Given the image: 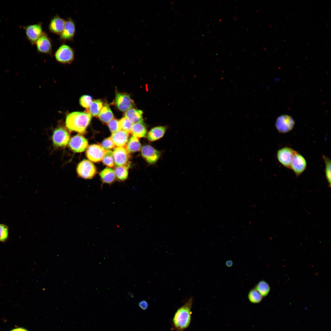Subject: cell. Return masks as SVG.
Returning a JSON list of instances; mask_svg holds the SVG:
<instances>
[{
  "mask_svg": "<svg viewBox=\"0 0 331 331\" xmlns=\"http://www.w3.org/2000/svg\"><path fill=\"white\" fill-rule=\"evenodd\" d=\"M113 152L115 164L117 166L127 165L129 158V152L125 148L117 147L114 149Z\"/></svg>",
  "mask_w": 331,
  "mask_h": 331,
  "instance_id": "obj_15",
  "label": "cell"
},
{
  "mask_svg": "<svg viewBox=\"0 0 331 331\" xmlns=\"http://www.w3.org/2000/svg\"><path fill=\"white\" fill-rule=\"evenodd\" d=\"M100 175L104 183L108 184L112 183L116 177L114 170L108 167H107L102 170L100 172Z\"/></svg>",
  "mask_w": 331,
  "mask_h": 331,
  "instance_id": "obj_23",
  "label": "cell"
},
{
  "mask_svg": "<svg viewBox=\"0 0 331 331\" xmlns=\"http://www.w3.org/2000/svg\"><path fill=\"white\" fill-rule=\"evenodd\" d=\"M65 21L58 15H56L50 20L49 30L51 32L60 36L64 29Z\"/></svg>",
  "mask_w": 331,
  "mask_h": 331,
  "instance_id": "obj_17",
  "label": "cell"
},
{
  "mask_svg": "<svg viewBox=\"0 0 331 331\" xmlns=\"http://www.w3.org/2000/svg\"><path fill=\"white\" fill-rule=\"evenodd\" d=\"M115 102L118 108L123 112L131 108L134 105L133 101L129 95L120 93L116 94Z\"/></svg>",
  "mask_w": 331,
  "mask_h": 331,
  "instance_id": "obj_16",
  "label": "cell"
},
{
  "mask_svg": "<svg viewBox=\"0 0 331 331\" xmlns=\"http://www.w3.org/2000/svg\"><path fill=\"white\" fill-rule=\"evenodd\" d=\"M37 51L40 53L52 55V44L51 39L44 32L36 44Z\"/></svg>",
  "mask_w": 331,
  "mask_h": 331,
  "instance_id": "obj_9",
  "label": "cell"
},
{
  "mask_svg": "<svg viewBox=\"0 0 331 331\" xmlns=\"http://www.w3.org/2000/svg\"><path fill=\"white\" fill-rule=\"evenodd\" d=\"M92 101V97L88 95H82L79 99V103L81 106L87 109L90 106Z\"/></svg>",
  "mask_w": 331,
  "mask_h": 331,
  "instance_id": "obj_34",
  "label": "cell"
},
{
  "mask_svg": "<svg viewBox=\"0 0 331 331\" xmlns=\"http://www.w3.org/2000/svg\"><path fill=\"white\" fill-rule=\"evenodd\" d=\"M129 135L128 132L120 130L112 133L110 137L115 146L124 147L128 141Z\"/></svg>",
  "mask_w": 331,
  "mask_h": 331,
  "instance_id": "obj_18",
  "label": "cell"
},
{
  "mask_svg": "<svg viewBox=\"0 0 331 331\" xmlns=\"http://www.w3.org/2000/svg\"><path fill=\"white\" fill-rule=\"evenodd\" d=\"M131 133L133 136L138 138L146 136V129L143 123H138L133 124L131 129Z\"/></svg>",
  "mask_w": 331,
  "mask_h": 331,
  "instance_id": "obj_22",
  "label": "cell"
},
{
  "mask_svg": "<svg viewBox=\"0 0 331 331\" xmlns=\"http://www.w3.org/2000/svg\"><path fill=\"white\" fill-rule=\"evenodd\" d=\"M24 29L27 39L32 45L35 44L43 32L41 23L27 25Z\"/></svg>",
  "mask_w": 331,
  "mask_h": 331,
  "instance_id": "obj_7",
  "label": "cell"
},
{
  "mask_svg": "<svg viewBox=\"0 0 331 331\" xmlns=\"http://www.w3.org/2000/svg\"><path fill=\"white\" fill-rule=\"evenodd\" d=\"M306 166L307 163L305 158L296 151L292 160L290 169L297 177L305 171Z\"/></svg>",
  "mask_w": 331,
  "mask_h": 331,
  "instance_id": "obj_13",
  "label": "cell"
},
{
  "mask_svg": "<svg viewBox=\"0 0 331 331\" xmlns=\"http://www.w3.org/2000/svg\"><path fill=\"white\" fill-rule=\"evenodd\" d=\"M323 159L325 163V173L326 179L329 184V186L331 187V165L330 159L326 156L323 155Z\"/></svg>",
  "mask_w": 331,
  "mask_h": 331,
  "instance_id": "obj_30",
  "label": "cell"
},
{
  "mask_svg": "<svg viewBox=\"0 0 331 331\" xmlns=\"http://www.w3.org/2000/svg\"><path fill=\"white\" fill-rule=\"evenodd\" d=\"M193 298H190L175 312L172 319V328L176 331H183L189 326L191 320V308Z\"/></svg>",
  "mask_w": 331,
  "mask_h": 331,
  "instance_id": "obj_1",
  "label": "cell"
},
{
  "mask_svg": "<svg viewBox=\"0 0 331 331\" xmlns=\"http://www.w3.org/2000/svg\"><path fill=\"white\" fill-rule=\"evenodd\" d=\"M248 299L252 303L257 304L260 302L262 299V297L259 293L254 288L249 291L248 295Z\"/></svg>",
  "mask_w": 331,
  "mask_h": 331,
  "instance_id": "obj_28",
  "label": "cell"
},
{
  "mask_svg": "<svg viewBox=\"0 0 331 331\" xmlns=\"http://www.w3.org/2000/svg\"><path fill=\"white\" fill-rule=\"evenodd\" d=\"M101 146L105 151L110 150L115 148V145L111 137L104 139Z\"/></svg>",
  "mask_w": 331,
  "mask_h": 331,
  "instance_id": "obj_35",
  "label": "cell"
},
{
  "mask_svg": "<svg viewBox=\"0 0 331 331\" xmlns=\"http://www.w3.org/2000/svg\"><path fill=\"white\" fill-rule=\"evenodd\" d=\"M107 125L112 133L121 130L119 121L116 119H113L108 123Z\"/></svg>",
  "mask_w": 331,
  "mask_h": 331,
  "instance_id": "obj_33",
  "label": "cell"
},
{
  "mask_svg": "<svg viewBox=\"0 0 331 331\" xmlns=\"http://www.w3.org/2000/svg\"><path fill=\"white\" fill-rule=\"evenodd\" d=\"M102 160L104 165L110 167H113L115 164L113 152L111 150L105 151Z\"/></svg>",
  "mask_w": 331,
  "mask_h": 331,
  "instance_id": "obj_29",
  "label": "cell"
},
{
  "mask_svg": "<svg viewBox=\"0 0 331 331\" xmlns=\"http://www.w3.org/2000/svg\"><path fill=\"white\" fill-rule=\"evenodd\" d=\"M75 22L69 17L65 21L64 29L60 35L59 40L64 42L67 41H73L75 32Z\"/></svg>",
  "mask_w": 331,
  "mask_h": 331,
  "instance_id": "obj_11",
  "label": "cell"
},
{
  "mask_svg": "<svg viewBox=\"0 0 331 331\" xmlns=\"http://www.w3.org/2000/svg\"><path fill=\"white\" fill-rule=\"evenodd\" d=\"M254 288L259 293L262 297L267 296L270 290V287L269 284L264 280L260 281L255 286Z\"/></svg>",
  "mask_w": 331,
  "mask_h": 331,
  "instance_id": "obj_26",
  "label": "cell"
},
{
  "mask_svg": "<svg viewBox=\"0 0 331 331\" xmlns=\"http://www.w3.org/2000/svg\"><path fill=\"white\" fill-rule=\"evenodd\" d=\"M121 129L128 133H131V129L133 124L125 117L121 118L119 121Z\"/></svg>",
  "mask_w": 331,
  "mask_h": 331,
  "instance_id": "obj_31",
  "label": "cell"
},
{
  "mask_svg": "<svg viewBox=\"0 0 331 331\" xmlns=\"http://www.w3.org/2000/svg\"><path fill=\"white\" fill-rule=\"evenodd\" d=\"M91 116L85 112H74L69 114L66 116V125L70 131H74L80 134L86 133L89 125Z\"/></svg>",
  "mask_w": 331,
  "mask_h": 331,
  "instance_id": "obj_2",
  "label": "cell"
},
{
  "mask_svg": "<svg viewBox=\"0 0 331 331\" xmlns=\"http://www.w3.org/2000/svg\"><path fill=\"white\" fill-rule=\"evenodd\" d=\"M296 151L291 148L283 147L278 150L277 158L284 166L290 169L292 160Z\"/></svg>",
  "mask_w": 331,
  "mask_h": 331,
  "instance_id": "obj_5",
  "label": "cell"
},
{
  "mask_svg": "<svg viewBox=\"0 0 331 331\" xmlns=\"http://www.w3.org/2000/svg\"><path fill=\"white\" fill-rule=\"evenodd\" d=\"M77 172L79 177L86 179H90L95 175L97 169L91 162L85 159L81 161L78 165Z\"/></svg>",
  "mask_w": 331,
  "mask_h": 331,
  "instance_id": "obj_4",
  "label": "cell"
},
{
  "mask_svg": "<svg viewBox=\"0 0 331 331\" xmlns=\"http://www.w3.org/2000/svg\"><path fill=\"white\" fill-rule=\"evenodd\" d=\"M127 165L117 166L115 167L114 171L117 178L120 180L123 181L127 178L128 175Z\"/></svg>",
  "mask_w": 331,
  "mask_h": 331,
  "instance_id": "obj_27",
  "label": "cell"
},
{
  "mask_svg": "<svg viewBox=\"0 0 331 331\" xmlns=\"http://www.w3.org/2000/svg\"><path fill=\"white\" fill-rule=\"evenodd\" d=\"M126 147L128 152H135L140 150L141 144L138 138L133 136L130 138Z\"/></svg>",
  "mask_w": 331,
  "mask_h": 331,
  "instance_id": "obj_25",
  "label": "cell"
},
{
  "mask_svg": "<svg viewBox=\"0 0 331 331\" xmlns=\"http://www.w3.org/2000/svg\"><path fill=\"white\" fill-rule=\"evenodd\" d=\"M233 264L232 261L230 260H227L226 262V265L228 267H231Z\"/></svg>",
  "mask_w": 331,
  "mask_h": 331,
  "instance_id": "obj_37",
  "label": "cell"
},
{
  "mask_svg": "<svg viewBox=\"0 0 331 331\" xmlns=\"http://www.w3.org/2000/svg\"><path fill=\"white\" fill-rule=\"evenodd\" d=\"M103 106V102L101 100H95L86 109V112L94 116H98Z\"/></svg>",
  "mask_w": 331,
  "mask_h": 331,
  "instance_id": "obj_24",
  "label": "cell"
},
{
  "mask_svg": "<svg viewBox=\"0 0 331 331\" xmlns=\"http://www.w3.org/2000/svg\"><path fill=\"white\" fill-rule=\"evenodd\" d=\"M9 228L3 224H0V242H5L8 238Z\"/></svg>",
  "mask_w": 331,
  "mask_h": 331,
  "instance_id": "obj_32",
  "label": "cell"
},
{
  "mask_svg": "<svg viewBox=\"0 0 331 331\" xmlns=\"http://www.w3.org/2000/svg\"><path fill=\"white\" fill-rule=\"evenodd\" d=\"M69 147L74 152L80 153L85 151L88 146L87 140L79 134L73 136L70 140Z\"/></svg>",
  "mask_w": 331,
  "mask_h": 331,
  "instance_id": "obj_10",
  "label": "cell"
},
{
  "mask_svg": "<svg viewBox=\"0 0 331 331\" xmlns=\"http://www.w3.org/2000/svg\"><path fill=\"white\" fill-rule=\"evenodd\" d=\"M70 135L64 128L60 127L56 129L52 136V140L54 145L57 147H61L67 146L69 142Z\"/></svg>",
  "mask_w": 331,
  "mask_h": 331,
  "instance_id": "obj_6",
  "label": "cell"
},
{
  "mask_svg": "<svg viewBox=\"0 0 331 331\" xmlns=\"http://www.w3.org/2000/svg\"><path fill=\"white\" fill-rule=\"evenodd\" d=\"M294 120L287 115H281L277 119L276 127L280 133H285L292 130L295 125Z\"/></svg>",
  "mask_w": 331,
  "mask_h": 331,
  "instance_id": "obj_8",
  "label": "cell"
},
{
  "mask_svg": "<svg viewBox=\"0 0 331 331\" xmlns=\"http://www.w3.org/2000/svg\"><path fill=\"white\" fill-rule=\"evenodd\" d=\"M139 307L143 310L147 309L149 306L148 302L147 301L144 300H143L139 301Z\"/></svg>",
  "mask_w": 331,
  "mask_h": 331,
  "instance_id": "obj_36",
  "label": "cell"
},
{
  "mask_svg": "<svg viewBox=\"0 0 331 331\" xmlns=\"http://www.w3.org/2000/svg\"><path fill=\"white\" fill-rule=\"evenodd\" d=\"M11 331H27L26 329L22 328H18L16 329H14Z\"/></svg>",
  "mask_w": 331,
  "mask_h": 331,
  "instance_id": "obj_38",
  "label": "cell"
},
{
  "mask_svg": "<svg viewBox=\"0 0 331 331\" xmlns=\"http://www.w3.org/2000/svg\"><path fill=\"white\" fill-rule=\"evenodd\" d=\"M166 128L163 126H160L152 128L147 134V138L150 141H154L159 139L164 135Z\"/></svg>",
  "mask_w": 331,
  "mask_h": 331,
  "instance_id": "obj_20",
  "label": "cell"
},
{
  "mask_svg": "<svg viewBox=\"0 0 331 331\" xmlns=\"http://www.w3.org/2000/svg\"><path fill=\"white\" fill-rule=\"evenodd\" d=\"M105 150L101 145L93 144L88 148L86 155L90 161L95 162L101 161L102 160Z\"/></svg>",
  "mask_w": 331,
  "mask_h": 331,
  "instance_id": "obj_12",
  "label": "cell"
},
{
  "mask_svg": "<svg viewBox=\"0 0 331 331\" xmlns=\"http://www.w3.org/2000/svg\"><path fill=\"white\" fill-rule=\"evenodd\" d=\"M54 56L56 60L60 63L70 64L74 59V51L69 46L63 44L55 51Z\"/></svg>",
  "mask_w": 331,
  "mask_h": 331,
  "instance_id": "obj_3",
  "label": "cell"
},
{
  "mask_svg": "<svg viewBox=\"0 0 331 331\" xmlns=\"http://www.w3.org/2000/svg\"><path fill=\"white\" fill-rule=\"evenodd\" d=\"M141 154L143 158L148 163L154 164L158 160L161 156V153L149 145L143 146L141 149Z\"/></svg>",
  "mask_w": 331,
  "mask_h": 331,
  "instance_id": "obj_14",
  "label": "cell"
},
{
  "mask_svg": "<svg viewBox=\"0 0 331 331\" xmlns=\"http://www.w3.org/2000/svg\"><path fill=\"white\" fill-rule=\"evenodd\" d=\"M98 116L104 123H108L113 119V113L108 105L106 104L102 107Z\"/></svg>",
  "mask_w": 331,
  "mask_h": 331,
  "instance_id": "obj_21",
  "label": "cell"
},
{
  "mask_svg": "<svg viewBox=\"0 0 331 331\" xmlns=\"http://www.w3.org/2000/svg\"><path fill=\"white\" fill-rule=\"evenodd\" d=\"M143 112L142 110L131 108L127 111L124 117L130 121L133 124L143 123Z\"/></svg>",
  "mask_w": 331,
  "mask_h": 331,
  "instance_id": "obj_19",
  "label": "cell"
}]
</instances>
